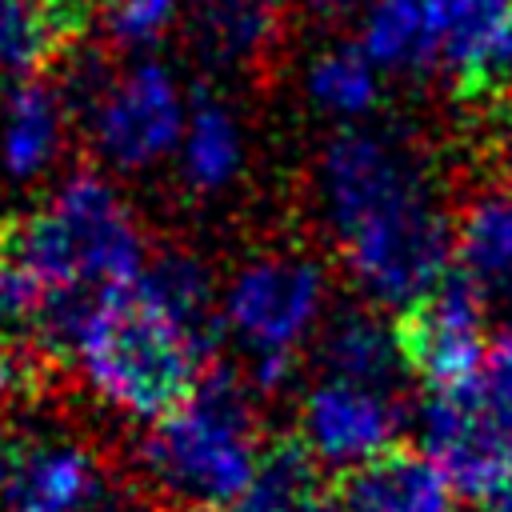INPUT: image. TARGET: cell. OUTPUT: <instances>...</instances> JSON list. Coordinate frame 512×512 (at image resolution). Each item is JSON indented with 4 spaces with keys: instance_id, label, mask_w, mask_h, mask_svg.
<instances>
[{
    "instance_id": "1",
    "label": "cell",
    "mask_w": 512,
    "mask_h": 512,
    "mask_svg": "<svg viewBox=\"0 0 512 512\" xmlns=\"http://www.w3.org/2000/svg\"><path fill=\"white\" fill-rule=\"evenodd\" d=\"M268 440L256 388L216 360L196 396L144 432L136 448L144 496L156 512H228L248 492Z\"/></svg>"
},
{
    "instance_id": "2",
    "label": "cell",
    "mask_w": 512,
    "mask_h": 512,
    "mask_svg": "<svg viewBox=\"0 0 512 512\" xmlns=\"http://www.w3.org/2000/svg\"><path fill=\"white\" fill-rule=\"evenodd\" d=\"M8 240L48 292L128 288L152 256L136 212L96 168L68 172L36 212L8 228Z\"/></svg>"
},
{
    "instance_id": "3",
    "label": "cell",
    "mask_w": 512,
    "mask_h": 512,
    "mask_svg": "<svg viewBox=\"0 0 512 512\" xmlns=\"http://www.w3.org/2000/svg\"><path fill=\"white\" fill-rule=\"evenodd\" d=\"M72 364L104 404L152 424L180 412L208 372L188 336L132 284L96 304Z\"/></svg>"
},
{
    "instance_id": "4",
    "label": "cell",
    "mask_w": 512,
    "mask_h": 512,
    "mask_svg": "<svg viewBox=\"0 0 512 512\" xmlns=\"http://www.w3.org/2000/svg\"><path fill=\"white\" fill-rule=\"evenodd\" d=\"M316 188L332 244L408 204L432 200V164L412 132L344 128L316 164Z\"/></svg>"
},
{
    "instance_id": "5",
    "label": "cell",
    "mask_w": 512,
    "mask_h": 512,
    "mask_svg": "<svg viewBox=\"0 0 512 512\" xmlns=\"http://www.w3.org/2000/svg\"><path fill=\"white\" fill-rule=\"evenodd\" d=\"M0 512H156V504L120 484L88 444L8 428L0 432Z\"/></svg>"
},
{
    "instance_id": "6",
    "label": "cell",
    "mask_w": 512,
    "mask_h": 512,
    "mask_svg": "<svg viewBox=\"0 0 512 512\" xmlns=\"http://www.w3.org/2000/svg\"><path fill=\"white\" fill-rule=\"evenodd\" d=\"M372 308H412L452 268V208L432 200L372 220L336 244Z\"/></svg>"
},
{
    "instance_id": "7",
    "label": "cell",
    "mask_w": 512,
    "mask_h": 512,
    "mask_svg": "<svg viewBox=\"0 0 512 512\" xmlns=\"http://www.w3.org/2000/svg\"><path fill=\"white\" fill-rule=\"evenodd\" d=\"M484 320H488L484 296L472 288L464 272L448 268V276L432 288V296L396 312L392 320V336L408 376L420 380V388H428L432 396L476 384L480 364L488 356Z\"/></svg>"
},
{
    "instance_id": "8",
    "label": "cell",
    "mask_w": 512,
    "mask_h": 512,
    "mask_svg": "<svg viewBox=\"0 0 512 512\" xmlns=\"http://www.w3.org/2000/svg\"><path fill=\"white\" fill-rule=\"evenodd\" d=\"M84 120L88 140L108 168L140 172L180 144L188 112L176 76L156 60H140L104 84L84 108Z\"/></svg>"
},
{
    "instance_id": "9",
    "label": "cell",
    "mask_w": 512,
    "mask_h": 512,
    "mask_svg": "<svg viewBox=\"0 0 512 512\" xmlns=\"http://www.w3.org/2000/svg\"><path fill=\"white\" fill-rule=\"evenodd\" d=\"M324 268L304 252H260L244 260L224 292V324L252 348L296 352L324 308Z\"/></svg>"
},
{
    "instance_id": "10",
    "label": "cell",
    "mask_w": 512,
    "mask_h": 512,
    "mask_svg": "<svg viewBox=\"0 0 512 512\" xmlns=\"http://www.w3.org/2000/svg\"><path fill=\"white\" fill-rule=\"evenodd\" d=\"M424 452L444 472L456 496L484 504L512 480V436L488 416L476 384L428 396Z\"/></svg>"
},
{
    "instance_id": "11",
    "label": "cell",
    "mask_w": 512,
    "mask_h": 512,
    "mask_svg": "<svg viewBox=\"0 0 512 512\" xmlns=\"http://www.w3.org/2000/svg\"><path fill=\"white\" fill-rule=\"evenodd\" d=\"M400 420H404L400 396L360 388L348 380H324L300 400L296 432L316 452L320 464H332L340 472L396 444Z\"/></svg>"
},
{
    "instance_id": "12",
    "label": "cell",
    "mask_w": 512,
    "mask_h": 512,
    "mask_svg": "<svg viewBox=\"0 0 512 512\" xmlns=\"http://www.w3.org/2000/svg\"><path fill=\"white\" fill-rule=\"evenodd\" d=\"M336 512H456V492L428 452L396 440L384 452L340 468L328 488Z\"/></svg>"
},
{
    "instance_id": "13",
    "label": "cell",
    "mask_w": 512,
    "mask_h": 512,
    "mask_svg": "<svg viewBox=\"0 0 512 512\" xmlns=\"http://www.w3.org/2000/svg\"><path fill=\"white\" fill-rule=\"evenodd\" d=\"M452 268L472 280L488 312L512 304V180H488L452 204Z\"/></svg>"
},
{
    "instance_id": "14",
    "label": "cell",
    "mask_w": 512,
    "mask_h": 512,
    "mask_svg": "<svg viewBox=\"0 0 512 512\" xmlns=\"http://www.w3.org/2000/svg\"><path fill=\"white\" fill-rule=\"evenodd\" d=\"M444 24L440 72L460 96L512 88V0H436Z\"/></svg>"
},
{
    "instance_id": "15",
    "label": "cell",
    "mask_w": 512,
    "mask_h": 512,
    "mask_svg": "<svg viewBox=\"0 0 512 512\" xmlns=\"http://www.w3.org/2000/svg\"><path fill=\"white\" fill-rule=\"evenodd\" d=\"M68 100L48 76H20L0 100V176L16 188L40 184L64 156Z\"/></svg>"
},
{
    "instance_id": "16",
    "label": "cell",
    "mask_w": 512,
    "mask_h": 512,
    "mask_svg": "<svg viewBox=\"0 0 512 512\" xmlns=\"http://www.w3.org/2000/svg\"><path fill=\"white\" fill-rule=\"evenodd\" d=\"M132 288L188 336V344L200 352L208 368L216 364L224 340V312L216 308L212 272L204 268L200 256L184 248H156Z\"/></svg>"
},
{
    "instance_id": "17",
    "label": "cell",
    "mask_w": 512,
    "mask_h": 512,
    "mask_svg": "<svg viewBox=\"0 0 512 512\" xmlns=\"http://www.w3.org/2000/svg\"><path fill=\"white\" fill-rule=\"evenodd\" d=\"M88 24V0H0V68L44 76L84 44Z\"/></svg>"
},
{
    "instance_id": "18",
    "label": "cell",
    "mask_w": 512,
    "mask_h": 512,
    "mask_svg": "<svg viewBox=\"0 0 512 512\" xmlns=\"http://www.w3.org/2000/svg\"><path fill=\"white\" fill-rule=\"evenodd\" d=\"M188 28L216 68H268L284 36V0H188Z\"/></svg>"
},
{
    "instance_id": "19",
    "label": "cell",
    "mask_w": 512,
    "mask_h": 512,
    "mask_svg": "<svg viewBox=\"0 0 512 512\" xmlns=\"http://www.w3.org/2000/svg\"><path fill=\"white\" fill-rule=\"evenodd\" d=\"M320 360L328 380H348L360 388L400 396V376L408 372L380 308L372 304H344L324 320L320 332Z\"/></svg>"
},
{
    "instance_id": "20",
    "label": "cell",
    "mask_w": 512,
    "mask_h": 512,
    "mask_svg": "<svg viewBox=\"0 0 512 512\" xmlns=\"http://www.w3.org/2000/svg\"><path fill=\"white\" fill-rule=\"evenodd\" d=\"M360 48L380 72H436L444 64V24L436 0H368L360 12Z\"/></svg>"
},
{
    "instance_id": "21",
    "label": "cell",
    "mask_w": 512,
    "mask_h": 512,
    "mask_svg": "<svg viewBox=\"0 0 512 512\" xmlns=\"http://www.w3.org/2000/svg\"><path fill=\"white\" fill-rule=\"evenodd\" d=\"M332 480L300 432H276L256 464L248 492L228 512H312L328 500Z\"/></svg>"
},
{
    "instance_id": "22",
    "label": "cell",
    "mask_w": 512,
    "mask_h": 512,
    "mask_svg": "<svg viewBox=\"0 0 512 512\" xmlns=\"http://www.w3.org/2000/svg\"><path fill=\"white\" fill-rule=\"evenodd\" d=\"M244 168V132L224 100L196 92L180 136V176L192 196L224 192Z\"/></svg>"
},
{
    "instance_id": "23",
    "label": "cell",
    "mask_w": 512,
    "mask_h": 512,
    "mask_svg": "<svg viewBox=\"0 0 512 512\" xmlns=\"http://www.w3.org/2000/svg\"><path fill=\"white\" fill-rule=\"evenodd\" d=\"M304 92L320 112L360 120L380 104V68L360 44H332L308 64Z\"/></svg>"
},
{
    "instance_id": "24",
    "label": "cell",
    "mask_w": 512,
    "mask_h": 512,
    "mask_svg": "<svg viewBox=\"0 0 512 512\" xmlns=\"http://www.w3.org/2000/svg\"><path fill=\"white\" fill-rule=\"evenodd\" d=\"M180 16L184 0H112L104 12V36L120 52H140L160 44Z\"/></svg>"
},
{
    "instance_id": "25",
    "label": "cell",
    "mask_w": 512,
    "mask_h": 512,
    "mask_svg": "<svg viewBox=\"0 0 512 512\" xmlns=\"http://www.w3.org/2000/svg\"><path fill=\"white\" fill-rule=\"evenodd\" d=\"M44 296L48 288L16 256L8 232H0V340H8L12 332H32L44 308Z\"/></svg>"
},
{
    "instance_id": "26",
    "label": "cell",
    "mask_w": 512,
    "mask_h": 512,
    "mask_svg": "<svg viewBox=\"0 0 512 512\" xmlns=\"http://www.w3.org/2000/svg\"><path fill=\"white\" fill-rule=\"evenodd\" d=\"M476 396L488 408V416L512 436V328L488 340V356L476 376Z\"/></svg>"
},
{
    "instance_id": "27",
    "label": "cell",
    "mask_w": 512,
    "mask_h": 512,
    "mask_svg": "<svg viewBox=\"0 0 512 512\" xmlns=\"http://www.w3.org/2000/svg\"><path fill=\"white\" fill-rule=\"evenodd\" d=\"M28 372H24V360H20V348L0 340V408L12 404V396L24 388Z\"/></svg>"
},
{
    "instance_id": "28",
    "label": "cell",
    "mask_w": 512,
    "mask_h": 512,
    "mask_svg": "<svg viewBox=\"0 0 512 512\" xmlns=\"http://www.w3.org/2000/svg\"><path fill=\"white\" fill-rule=\"evenodd\" d=\"M368 0H300V8L312 16V20H340L356 8H364Z\"/></svg>"
},
{
    "instance_id": "29",
    "label": "cell",
    "mask_w": 512,
    "mask_h": 512,
    "mask_svg": "<svg viewBox=\"0 0 512 512\" xmlns=\"http://www.w3.org/2000/svg\"><path fill=\"white\" fill-rule=\"evenodd\" d=\"M480 508H484V512H512V480H508L492 500H484Z\"/></svg>"
},
{
    "instance_id": "30",
    "label": "cell",
    "mask_w": 512,
    "mask_h": 512,
    "mask_svg": "<svg viewBox=\"0 0 512 512\" xmlns=\"http://www.w3.org/2000/svg\"><path fill=\"white\" fill-rule=\"evenodd\" d=\"M312 512H336V504H332V496H328V500H324L320 508H312Z\"/></svg>"
},
{
    "instance_id": "31",
    "label": "cell",
    "mask_w": 512,
    "mask_h": 512,
    "mask_svg": "<svg viewBox=\"0 0 512 512\" xmlns=\"http://www.w3.org/2000/svg\"><path fill=\"white\" fill-rule=\"evenodd\" d=\"M508 140H512V128H508ZM508 160H512V144H508Z\"/></svg>"
},
{
    "instance_id": "32",
    "label": "cell",
    "mask_w": 512,
    "mask_h": 512,
    "mask_svg": "<svg viewBox=\"0 0 512 512\" xmlns=\"http://www.w3.org/2000/svg\"><path fill=\"white\" fill-rule=\"evenodd\" d=\"M88 4H100V0H88ZM104 4H112V0H104Z\"/></svg>"
}]
</instances>
